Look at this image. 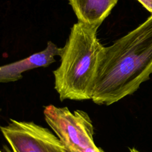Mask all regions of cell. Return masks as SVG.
Returning <instances> with one entry per match:
<instances>
[{"label":"cell","mask_w":152,"mask_h":152,"mask_svg":"<svg viewBox=\"0 0 152 152\" xmlns=\"http://www.w3.org/2000/svg\"><path fill=\"white\" fill-rule=\"evenodd\" d=\"M152 74V14L100 55L92 101L110 105L135 92Z\"/></svg>","instance_id":"cell-1"},{"label":"cell","mask_w":152,"mask_h":152,"mask_svg":"<svg viewBox=\"0 0 152 152\" xmlns=\"http://www.w3.org/2000/svg\"><path fill=\"white\" fill-rule=\"evenodd\" d=\"M97 29L80 22L71 28L60 65L53 71L55 89L61 101L91 99L104 48L97 37Z\"/></svg>","instance_id":"cell-2"},{"label":"cell","mask_w":152,"mask_h":152,"mask_svg":"<svg viewBox=\"0 0 152 152\" xmlns=\"http://www.w3.org/2000/svg\"><path fill=\"white\" fill-rule=\"evenodd\" d=\"M45 119L69 152H86L96 145L94 126L87 112H71L67 107L49 104L43 110Z\"/></svg>","instance_id":"cell-3"},{"label":"cell","mask_w":152,"mask_h":152,"mask_svg":"<svg viewBox=\"0 0 152 152\" xmlns=\"http://www.w3.org/2000/svg\"><path fill=\"white\" fill-rule=\"evenodd\" d=\"M1 131L12 152H69L56 135L33 122L11 119Z\"/></svg>","instance_id":"cell-4"},{"label":"cell","mask_w":152,"mask_h":152,"mask_svg":"<svg viewBox=\"0 0 152 152\" xmlns=\"http://www.w3.org/2000/svg\"><path fill=\"white\" fill-rule=\"evenodd\" d=\"M62 49V48H59L52 42L49 41L44 50L33 53L26 58L1 66L0 82H14L21 79V74L25 71L49 66L56 61L55 56H60Z\"/></svg>","instance_id":"cell-5"},{"label":"cell","mask_w":152,"mask_h":152,"mask_svg":"<svg viewBox=\"0 0 152 152\" xmlns=\"http://www.w3.org/2000/svg\"><path fill=\"white\" fill-rule=\"evenodd\" d=\"M119 0H68L78 22L98 28Z\"/></svg>","instance_id":"cell-6"},{"label":"cell","mask_w":152,"mask_h":152,"mask_svg":"<svg viewBox=\"0 0 152 152\" xmlns=\"http://www.w3.org/2000/svg\"><path fill=\"white\" fill-rule=\"evenodd\" d=\"M152 14V0H137Z\"/></svg>","instance_id":"cell-7"},{"label":"cell","mask_w":152,"mask_h":152,"mask_svg":"<svg viewBox=\"0 0 152 152\" xmlns=\"http://www.w3.org/2000/svg\"><path fill=\"white\" fill-rule=\"evenodd\" d=\"M86 152H104L101 148L97 147L96 145L86 150Z\"/></svg>","instance_id":"cell-8"},{"label":"cell","mask_w":152,"mask_h":152,"mask_svg":"<svg viewBox=\"0 0 152 152\" xmlns=\"http://www.w3.org/2000/svg\"><path fill=\"white\" fill-rule=\"evenodd\" d=\"M129 152H141V151H140L139 150H138L137 149H136L134 147L129 148Z\"/></svg>","instance_id":"cell-9"},{"label":"cell","mask_w":152,"mask_h":152,"mask_svg":"<svg viewBox=\"0 0 152 152\" xmlns=\"http://www.w3.org/2000/svg\"><path fill=\"white\" fill-rule=\"evenodd\" d=\"M4 150H6V151H7V152H12V151L10 150H9V148H8V147H7V146H6V145H5V146H4ZM1 152H3V151H1Z\"/></svg>","instance_id":"cell-10"}]
</instances>
